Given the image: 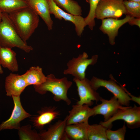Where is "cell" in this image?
<instances>
[{"label": "cell", "mask_w": 140, "mask_h": 140, "mask_svg": "<svg viewBox=\"0 0 140 140\" xmlns=\"http://www.w3.org/2000/svg\"><path fill=\"white\" fill-rule=\"evenodd\" d=\"M8 14L19 36L26 42L38 26L39 16L29 7Z\"/></svg>", "instance_id": "obj_1"}, {"label": "cell", "mask_w": 140, "mask_h": 140, "mask_svg": "<svg viewBox=\"0 0 140 140\" xmlns=\"http://www.w3.org/2000/svg\"><path fill=\"white\" fill-rule=\"evenodd\" d=\"M0 46L11 49L16 47L27 53L33 49L20 37L8 13H2L0 22Z\"/></svg>", "instance_id": "obj_2"}, {"label": "cell", "mask_w": 140, "mask_h": 140, "mask_svg": "<svg viewBox=\"0 0 140 140\" xmlns=\"http://www.w3.org/2000/svg\"><path fill=\"white\" fill-rule=\"evenodd\" d=\"M46 77V79L44 83L33 86L35 91L41 94L50 92L54 95L53 98L56 102L62 100L67 105L70 104L71 101L67 96V93L72 82L68 80L66 77L58 79L52 74Z\"/></svg>", "instance_id": "obj_3"}, {"label": "cell", "mask_w": 140, "mask_h": 140, "mask_svg": "<svg viewBox=\"0 0 140 140\" xmlns=\"http://www.w3.org/2000/svg\"><path fill=\"white\" fill-rule=\"evenodd\" d=\"M120 120H124L130 129L139 128L140 126V107L134 104L133 107L129 106L125 108L119 109L107 121H101L99 123L108 129H110L112 123Z\"/></svg>", "instance_id": "obj_4"}, {"label": "cell", "mask_w": 140, "mask_h": 140, "mask_svg": "<svg viewBox=\"0 0 140 140\" xmlns=\"http://www.w3.org/2000/svg\"><path fill=\"white\" fill-rule=\"evenodd\" d=\"M123 0H100L96 9L95 18L102 19L107 18L118 19L126 11Z\"/></svg>", "instance_id": "obj_5"}, {"label": "cell", "mask_w": 140, "mask_h": 140, "mask_svg": "<svg viewBox=\"0 0 140 140\" xmlns=\"http://www.w3.org/2000/svg\"><path fill=\"white\" fill-rule=\"evenodd\" d=\"M90 81L92 86L95 90H96L101 87H104L113 94L121 105L129 106L131 100L129 96L130 93L123 86L117 84L114 79L107 80L93 76Z\"/></svg>", "instance_id": "obj_6"}, {"label": "cell", "mask_w": 140, "mask_h": 140, "mask_svg": "<svg viewBox=\"0 0 140 140\" xmlns=\"http://www.w3.org/2000/svg\"><path fill=\"white\" fill-rule=\"evenodd\" d=\"M88 55L86 52L80 54L76 58H73L67 62V68L63 72L64 74H70L79 79L85 78V71L88 66L94 65L97 62L98 56L93 55L88 59Z\"/></svg>", "instance_id": "obj_7"}, {"label": "cell", "mask_w": 140, "mask_h": 140, "mask_svg": "<svg viewBox=\"0 0 140 140\" xmlns=\"http://www.w3.org/2000/svg\"><path fill=\"white\" fill-rule=\"evenodd\" d=\"M73 81L77 86L80 98L77 104H85L89 106L93 105V101L97 102L100 101L101 97L93 88L90 80L86 78L81 80L74 78Z\"/></svg>", "instance_id": "obj_8"}, {"label": "cell", "mask_w": 140, "mask_h": 140, "mask_svg": "<svg viewBox=\"0 0 140 140\" xmlns=\"http://www.w3.org/2000/svg\"><path fill=\"white\" fill-rule=\"evenodd\" d=\"M47 0L50 14H53L55 18L60 20L63 18L66 21L72 23L75 25L77 35L81 36L86 26L84 18L81 16L74 15L66 12L57 5L53 0Z\"/></svg>", "instance_id": "obj_9"}, {"label": "cell", "mask_w": 140, "mask_h": 140, "mask_svg": "<svg viewBox=\"0 0 140 140\" xmlns=\"http://www.w3.org/2000/svg\"><path fill=\"white\" fill-rule=\"evenodd\" d=\"M14 104V107L10 118L0 125V131L6 129L20 128V122L31 115L24 110L21 104L20 96H12Z\"/></svg>", "instance_id": "obj_10"}, {"label": "cell", "mask_w": 140, "mask_h": 140, "mask_svg": "<svg viewBox=\"0 0 140 140\" xmlns=\"http://www.w3.org/2000/svg\"><path fill=\"white\" fill-rule=\"evenodd\" d=\"M133 17L126 15L122 19L107 18L102 19V23L99 29L104 33L107 34L110 44H115V39L117 36L120 28L125 23H128Z\"/></svg>", "instance_id": "obj_11"}, {"label": "cell", "mask_w": 140, "mask_h": 140, "mask_svg": "<svg viewBox=\"0 0 140 140\" xmlns=\"http://www.w3.org/2000/svg\"><path fill=\"white\" fill-rule=\"evenodd\" d=\"M100 101L101 103L93 108L94 116L97 115H103L104 121L108 120L119 109L125 108L128 107L121 105L117 99L114 96L109 100H106L101 97Z\"/></svg>", "instance_id": "obj_12"}, {"label": "cell", "mask_w": 140, "mask_h": 140, "mask_svg": "<svg viewBox=\"0 0 140 140\" xmlns=\"http://www.w3.org/2000/svg\"><path fill=\"white\" fill-rule=\"evenodd\" d=\"M94 115L93 108L87 105H73L67 116L66 125L88 122L89 118Z\"/></svg>", "instance_id": "obj_13"}, {"label": "cell", "mask_w": 140, "mask_h": 140, "mask_svg": "<svg viewBox=\"0 0 140 140\" xmlns=\"http://www.w3.org/2000/svg\"><path fill=\"white\" fill-rule=\"evenodd\" d=\"M27 86L23 74L10 73L5 78V88L7 96H20Z\"/></svg>", "instance_id": "obj_14"}, {"label": "cell", "mask_w": 140, "mask_h": 140, "mask_svg": "<svg viewBox=\"0 0 140 140\" xmlns=\"http://www.w3.org/2000/svg\"><path fill=\"white\" fill-rule=\"evenodd\" d=\"M67 116L63 120H59L51 125L47 131L39 134L41 140H69L65 132Z\"/></svg>", "instance_id": "obj_15"}, {"label": "cell", "mask_w": 140, "mask_h": 140, "mask_svg": "<svg viewBox=\"0 0 140 140\" xmlns=\"http://www.w3.org/2000/svg\"><path fill=\"white\" fill-rule=\"evenodd\" d=\"M26 2L29 7L39 16L46 24L48 29H52L53 22L50 15L47 0H27Z\"/></svg>", "instance_id": "obj_16"}, {"label": "cell", "mask_w": 140, "mask_h": 140, "mask_svg": "<svg viewBox=\"0 0 140 140\" xmlns=\"http://www.w3.org/2000/svg\"><path fill=\"white\" fill-rule=\"evenodd\" d=\"M55 107H45L38 112V115L33 118L34 127L41 129L45 125L49 124L60 115V112Z\"/></svg>", "instance_id": "obj_17"}, {"label": "cell", "mask_w": 140, "mask_h": 140, "mask_svg": "<svg viewBox=\"0 0 140 140\" xmlns=\"http://www.w3.org/2000/svg\"><path fill=\"white\" fill-rule=\"evenodd\" d=\"M88 121L66 125L65 132L69 140H88Z\"/></svg>", "instance_id": "obj_18"}, {"label": "cell", "mask_w": 140, "mask_h": 140, "mask_svg": "<svg viewBox=\"0 0 140 140\" xmlns=\"http://www.w3.org/2000/svg\"><path fill=\"white\" fill-rule=\"evenodd\" d=\"M16 53L11 48L0 46V62L4 68L13 72L18 71Z\"/></svg>", "instance_id": "obj_19"}, {"label": "cell", "mask_w": 140, "mask_h": 140, "mask_svg": "<svg viewBox=\"0 0 140 140\" xmlns=\"http://www.w3.org/2000/svg\"><path fill=\"white\" fill-rule=\"evenodd\" d=\"M23 75L28 86L41 85L46 80L47 77L43 74L41 68L32 66Z\"/></svg>", "instance_id": "obj_20"}, {"label": "cell", "mask_w": 140, "mask_h": 140, "mask_svg": "<svg viewBox=\"0 0 140 140\" xmlns=\"http://www.w3.org/2000/svg\"><path fill=\"white\" fill-rule=\"evenodd\" d=\"M28 7L24 0H0V11L9 13Z\"/></svg>", "instance_id": "obj_21"}, {"label": "cell", "mask_w": 140, "mask_h": 140, "mask_svg": "<svg viewBox=\"0 0 140 140\" xmlns=\"http://www.w3.org/2000/svg\"><path fill=\"white\" fill-rule=\"evenodd\" d=\"M107 129L100 123L89 125L87 131L88 140H107L106 133Z\"/></svg>", "instance_id": "obj_22"}, {"label": "cell", "mask_w": 140, "mask_h": 140, "mask_svg": "<svg viewBox=\"0 0 140 140\" xmlns=\"http://www.w3.org/2000/svg\"><path fill=\"white\" fill-rule=\"evenodd\" d=\"M53 0L58 7L65 10L68 13L74 15H82L81 7L76 1L73 0Z\"/></svg>", "instance_id": "obj_23"}, {"label": "cell", "mask_w": 140, "mask_h": 140, "mask_svg": "<svg viewBox=\"0 0 140 140\" xmlns=\"http://www.w3.org/2000/svg\"><path fill=\"white\" fill-rule=\"evenodd\" d=\"M100 0H86L90 5V9L87 16L84 18L86 26H88L92 30L95 25V13L97 6Z\"/></svg>", "instance_id": "obj_24"}, {"label": "cell", "mask_w": 140, "mask_h": 140, "mask_svg": "<svg viewBox=\"0 0 140 140\" xmlns=\"http://www.w3.org/2000/svg\"><path fill=\"white\" fill-rule=\"evenodd\" d=\"M31 126L28 125L20 127L19 130L21 140H41L39 134L31 130Z\"/></svg>", "instance_id": "obj_25"}, {"label": "cell", "mask_w": 140, "mask_h": 140, "mask_svg": "<svg viewBox=\"0 0 140 140\" xmlns=\"http://www.w3.org/2000/svg\"><path fill=\"white\" fill-rule=\"evenodd\" d=\"M126 15L134 18H140V3L127 0H123Z\"/></svg>", "instance_id": "obj_26"}, {"label": "cell", "mask_w": 140, "mask_h": 140, "mask_svg": "<svg viewBox=\"0 0 140 140\" xmlns=\"http://www.w3.org/2000/svg\"><path fill=\"white\" fill-rule=\"evenodd\" d=\"M126 127L124 122L123 127L115 131L112 130L110 129H107L106 132L108 140H124L126 132Z\"/></svg>", "instance_id": "obj_27"}, {"label": "cell", "mask_w": 140, "mask_h": 140, "mask_svg": "<svg viewBox=\"0 0 140 140\" xmlns=\"http://www.w3.org/2000/svg\"><path fill=\"white\" fill-rule=\"evenodd\" d=\"M128 23L131 26L136 25L140 27V18H133Z\"/></svg>", "instance_id": "obj_28"}, {"label": "cell", "mask_w": 140, "mask_h": 140, "mask_svg": "<svg viewBox=\"0 0 140 140\" xmlns=\"http://www.w3.org/2000/svg\"><path fill=\"white\" fill-rule=\"evenodd\" d=\"M127 0L140 3V0Z\"/></svg>", "instance_id": "obj_29"}, {"label": "cell", "mask_w": 140, "mask_h": 140, "mask_svg": "<svg viewBox=\"0 0 140 140\" xmlns=\"http://www.w3.org/2000/svg\"><path fill=\"white\" fill-rule=\"evenodd\" d=\"M3 73V71L2 69V68L1 66V65L0 62V74H2Z\"/></svg>", "instance_id": "obj_30"}, {"label": "cell", "mask_w": 140, "mask_h": 140, "mask_svg": "<svg viewBox=\"0 0 140 140\" xmlns=\"http://www.w3.org/2000/svg\"><path fill=\"white\" fill-rule=\"evenodd\" d=\"M2 16V13L0 11V22L1 21Z\"/></svg>", "instance_id": "obj_31"}, {"label": "cell", "mask_w": 140, "mask_h": 140, "mask_svg": "<svg viewBox=\"0 0 140 140\" xmlns=\"http://www.w3.org/2000/svg\"><path fill=\"white\" fill-rule=\"evenodd\" d=\"M25 1H26L27 0H24Z\"/></svg>", "instance_id": "obj_32"}, {"label": "cell", "mask_w": 140, "mask_h": 140, "mask_svg": "<svg viewBox=\"0 0 140 140\" xmlns=\"http://www.w3.org/2000/svg\"></svg>", "instance_id": "obj_33"}]
</instances>
